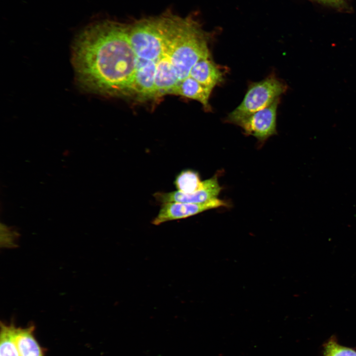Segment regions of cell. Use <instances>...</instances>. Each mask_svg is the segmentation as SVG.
<instances>
[{"label":"cell","mask_w":356,"mask_h":356,"mask_svg":"<svg viewBox=\"0 0 356 356\" xmlns=\"http://www.w3.org/2000/svg\"><path fill=\"white\" fill-rule=\"evenodd\" d=\"M15 326L0 324V356H19L14 338Z\"/></svg>","instance_id":"obj_10"},{"label":"cell","mask_w":356,"mask_h":356,"mask_svg":"<svg viewBox=\"0 0 356 356\" xmlns=\"http://www.w3.org/2000/svg\"><path fill=\"white\" fill-rule=\"evenodd\" d=\"M72 62L80 86L90 92L130 95L136 56L128 25L103 20L93 22L76 37Z\"/></svg>","instance_id":"obj_1"},{"label":"cell","mask_w":356,"mask_h":356,"mask_svg":"<svg viewBox=\"0 0 356 356\" xmlns=\"http://www.w3.org/2000/svg\"><path fill=\"white\" fill-rule=\"evenodd\" d=\"M323 356H356V351L339 344L332 338L324 345Z\"/></svg>","instance_id":"obj_11"},{"label":"cell","mask_w":356,"mask_h":356,"mask_svg":"<svg viewBox=\"0 0 356 356\" xmlns=\"http://www.w3.org/2000/svg\"><path fill=\"white\" fill-rule=\"evenodd\" d=\"M228 206L218 198L201 203L170 202L161 204L157 216L151 223L155 225L173 220L185 219L205 211Z\"/></svg>","instance_id":"obj_4"},{"label":"cell","mask_w":356,"mask_h":356,"mask_svg":"<svg viewBox=\"0 0 356 356\" xmlns=\"http://www.w3.org/2000/svg\"><path fill=\"white\" fill-rule=\"evenodd\" d=\"M202 182L197 172L188 169L182 171L177 175L174 184L177 190L188 194L198 190Z\"/></svg>","instance_id":"obj_9"},{"label":"cell","mask_w":356,"mask_h":356,"mask_svg":"<svg viewBox=\"0 0 356 356\" xmlns=\"http://www.w3.org/2000/svg\"><path fill=\"white\" fill-rule=\"evenodd\" d=\"M320 3L339 9H344L346 5L344 0H313Z\"/></svg>","instance_id":"obj_12"},{"label":"cell","mask_w":356,"mask_h":356,"mask_svg":"<svg viewBox=\"0 0 356 356\" xmlns=\"http://www.w3.org/2000/svg\"><path fill=\"white\" fill-rule=\"evenodd\" d=\"M222 187L216 176L202 181L201 187L191 193L178 190L170 192H158L153 195L156 201L161 204L170 202L201 203L218 198Z\"/></svg>","instance_id":"obj_5"},{"label":"cell","mask_w":356,"mask_h":356,"mask_svg":"<svg viewBox=\"0 0 356 356\" xmlns=\"http://www.w3.org/2000/svg\"><path fill=\"white\" fill-rule=\"evenodd\" d=\"M212 90L189 77L177 88L175 95L195 100L200 102L206 111H211L209 100Z\"/></svg>","instance_id":"obj_7"},{"label":"cell","mask_w":356,"mask_h":356,"mask_svg":"<svg viewBox=\"0 0 356 356\" xmlns=\"http://www.w3.org/2000/svg\"><path fill=\"white\" fill-rule=\"evenodd\" d=\"M287 89L286 85L273 75L252 83L240 104L227 115L226 121L237 125L243 119L272 104Z\"/></svg>","instance_id":"obj_2"},{"label":"cell","mask_w":356,"mask_h":356,"mask_svg":"<svg viewBox=\"0 0 356 356\" xmlns=\"http://www.w3.org/2000/svg\"><path fill=\"white\" fill-rule=\"evenodd\" d=\"M34 327L15 328L14 338L19 356H44L34 334Z\"/></svg>","instance_id":"obj_8"},{"label":"cell","mask_w":356,"mask_h":356,"mask_svg":"<svg viewBox=\"0 0 356 356\" xmlns=\"http://www.w3.org/2000/svg\"><path fill=\"white\" fill-rule=\"evenodd\" d=\"M224 75L221 68L211 57L199 60L192 67L190 77L213 90L224 80Z\"/></svg>","instance_id":"obj_6"},{"label":"cell","mask_w":356,"mask_h":356,"mask_svg":"<svg viewBox=\"0 0 356 356\" xmlns=\"http://www.w3.org/2000/svg\"><path fill=\"white\" fill-rule=\"evenodd\" d=\"M279 98L267 107L256 112L239 122L245 134L254 136L264 142L270 136L277 134V110Z\"/></svg>","instance_id":"obj_3"}]
</instances>
